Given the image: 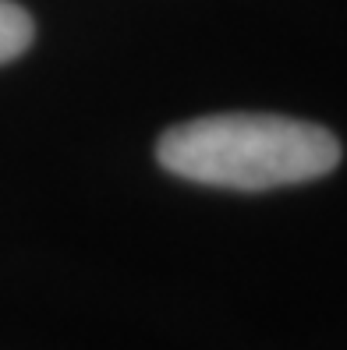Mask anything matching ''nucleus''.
<instances>
[{
	"label": "nucleus",
	"instance_id": "f257e3e1",
	"mask_svg": "<svg viewBox=\"0 0 347 350\" xmlns=\"http://www.w3.org/2000/svg\"><path fill=\"white\" fill-rule=\"evenodd\" d=\"M344 149L309 120L280 113H209L185 120L156 142L163 170L231 191H270L326 177Z\"/></svg>",
	"mask_w": 347,
	"mask_h": 350
},
{
	"label": "nucleus",
	"instance_id": "f03ea898",
	"mask_svg": "<svg viewBox=\"0 0 347 350\" xmlns=\"http://www.w3.org/2000/svg\"><path fill=\"white\" fill-rule=\"evenodd\" d=\"M29 46H32V18L11 0H0V64L22 57Z\"/></svg>",
	"mask_w": 347,
	"mask_h": 350
}]
</instances>
